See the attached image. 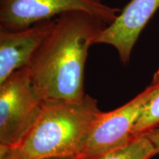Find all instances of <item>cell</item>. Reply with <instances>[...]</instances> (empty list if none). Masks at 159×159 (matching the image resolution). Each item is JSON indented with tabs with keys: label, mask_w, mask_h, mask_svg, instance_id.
<instances>
[{
	"label": "cell",
	"mask_w": 159,
	"mask_h": 159,
	"mask_svg": "<svg viewBox=\"0 0 159 159\" xmlns=\"http://www.w3.org/2000/svg\"><path fill=\"white\" fill-rule=\"evenodd\" d=\"M52 31L27 67L46 99L78 101L85 95L84 74L89 47L107 25L83 11L56 17Z\"/></svg>",
	"instance_id": "1"
},
{
	"label": "cell",
	"mask_w": 159,
	"mask_h": 159,
	"mask_svg": "<svg viewBox=\"0 0 159 159\" xmlns=\"http://www.w3.org/2000/svg\"><path fill=\"white\" fill-rule=\"evenodd\" d=\"M101 111L88 94L78 101L46 99L33 128L16 148L26 159L73 158Z\"/></svg>",
	"instance_id": "2"
},
{
	"label": "cell",
	"mask_w": 159,
	"mask_h": 159,
	"mask_svg": "<svg viewBox=\"0 0 159 159\" xmlns=\"http://www.w3.org/2000/svg\"><path fill=\"white\" fill-rule=\"evenodd\" d=\"M45 100L27 66L0 83V147H19L41 114Z\"/></svg>",
	"instance_id": "3"
},
{
	"label": "cell",
	"mask_w": 159,
	"mask_h": 159,
	"mask_svg": "<svg viewBox=\"0 0 159 159\" xmlns=\"http://www.w3.org/2000/svg\"><path fill=\"white\" fill-rule=\"evenodd\" d=\"M75 11L88 13L107 25L114 22L120 13L101 0H0V30L25 29Z\"/></svg>",
	"instance_id": "4"
},
{
	"label": "cell",
	"mask_w": 159,
	"mask_h": 159,
	"mask_svg": "<svg viewBox=\"0 0 159 159\" xmlns=\"http://www.w3.org/2000/svg\"><path fill=\"white\" fill-rule=\"evenodd\" d=\"M149 97L147 87L119 108L101 112L83 148L74 159H93L123 146L134 139V128Z\"/></svg>",
	"instance_id": "5"
},
{
	"label": "cell",
	"mask_w": 159,
	"mask_h": 159,
	"mask_svg": "<svg viewBox=\"0 0 159 159\" xmlns=\"http://www.w3.org/2000/svg\"><path fill=\"white\" fill-rule=\"evenodd\" d=\"M159 7V0H130L114 22L97 35L94 44L112 46L123 64H128L141 33Z\"/></svg>",
	"instance_id": "6"
},
{
	"label": "cell",
	"mask_w": 159,
	"mask_h": 159,
	"mask_svg": "<svg viewBox=\"0 0 159 159\" xmlns=\"http://www.w3.org/2000/svg\"><path fill=\"white\" fill-rule=\"evenodd\" d=\"M55 24V19H50L19 30H0V83L15 71L28 65Z\"/></svg>",
	"instance_id": "7"
},
{
	"label": "cell",
	"mask_w": 159,
	"mask_h": 159,
	"mask_svg": "<svg viewBox=\"0 0 159 159\" xmlns=\"http://www.w3.org/2000/svg\"><path fill=\"white\" fill-rule=\"evenodd\" d=\"M149 97L134 128V136L146 134L159 125V67L148 85Z\"/></svg>",
	"instance_id": "8"
},
{
	"label": "cell",
	"mask_w": 159,
	"mask_h": 159,
	"mask_svg": "<svg viewBox=\"0 0 159 159\" xmlns=\"http://www.w3.org/2000/svg\"><path fill=\"white\" fill-rule=\"evenodd\" d=\"M157 155L153 145L144 134L134 136L121 148L93 159H151Z\"/></svg>",
	"instance_id": "9"
},
{
	"label": "cell",
	"mask_w": 159,
	"mask_h": 159,
	"mask_svg": "<svg viewBox=\"0 0 159 159\" xmlns=\"http://www.w3.org/2000/svg\"><path fill=\"white\" fill-rule=\"evenodd\" d=\"M0 159H26L17 148L0 147Z\"/></svg>",
	"instance_id": "10"
},
{
	"label": "cell",
	"mask_w": 159,
	"mask_h": 159,
	"mask_svg": "<svg viewBox=\"0 0 159 159\" xmlns=\"http://www.w3.org/2000/svg\"><path fill=\"white\" fill-rule=\"evenodd\" d=\"M153 145L157 154H159V125L144 134Z\"/></svg>",
	"instance_id": "11"
},
{
	"label": "cell",
	"mask_w": 159,
	"mask_h": 159,
	"mask_svg": "<svg viewBox=\"0 0 159 159\" xmlns=\"http://www.w3.org/2000/svg\"><path fill=\"white\" fill-rule=\"evenodd\" d=\"M50 159H73V158H50Z\"/></svg>",
	"instance_id": "12"
}]
</instances>
